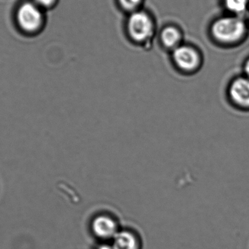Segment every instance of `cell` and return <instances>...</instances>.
I'll use <instances>...</instances> for the list:
<instances>
[{
	"instance_id": "obj_1",
	"label": "cell",
	"mask_w": 249,
	"mask_h": 249,
	"mask_svg": "<svg viewBox=\"0 0 249 249\" xmlns=\"http://www.w3.org/2000/svg\"><path fill=\"white\" fill-rule=\"evenodd\" d=\"M248 26L242 17L227 15L216 19L211 27V34L216 42L221 45H236L243 40Z\"/></svg>"
},
{
	"instance_id": "obj_2",
	"label": "cell",
	"mask_w": 249,
	"mask_h": 249,
	"mask_svg": "<svg viewBox=\"0 0 249 249\" xmlns=\"http://www.w3.org/2000/svg\"><path fill=\"white\" fill-rule=\"evenodd\" d=\"M16 18L22 30L33 33L42 27L44 21L42 10L33 1L20 4L16 13Z\"/></svg>"
},
{
	"instance_id": "obj_3",
	"label": "cell",
	"mask_w": 249,
	"mask_h": 249,
	"mask_svg": "<svg viewBox=\"0 0 249 249\" xmlns=\"http://www.w3.org/2000/svg\"><path fill=\"white\" fill-rule=\"evenodd\" d=\"M231 105L242 111H249V79L238 75L230 82L227 90Z\"/></svg>"
},
{
	"instance_id": "obj_4",
	"label": "cell",
	"mask_w": 249,
	"mask_h": 249,
	"mask_svg": "<svg viewBox=\"0 0 249 249\" xmlns=\"http://www.w3.org/2000/svg\"><path fill=\"white\" fill-rule=\"evenodd\" d=\"M173 60L177 68L185 74L196 73L201 67L200 54L194 48L185 45H179L174 50Z\"/></svg>"
},
{
	"instance_id": "obj_5",
	"label": "cell",
	"mask_w": 249,
	"mask_h": 249,
	"mask_svg": "<svg viewBox=\"0 0 249 249\" xmlns=\"http://www.w3.org/2000/svg\"><path fill=\"white\" fill-rule=\"evenodd\" d=\"M127 29L130 36L134 40L143 42L152 35L153 25L146 13L141 11L134 12L129 18Z\"/></svg>"
},
{
	"instance_id": "obj_6",
	"label": "cell",
	"mask_w": 249,
	"mask_h": 249,
	"mask_svg": "<svg viewBox=\"0 0 249 249\" xmlns=\"http://www.w3.org/2000/svg\"><path fill=\"white\" fill-rule=\"evenodd\" d=\"M92 230L96 236L102 239H113L118 232V225L112 218L99 216L92 222Z\"/></svg>"
},
{
	"instance_id": "obj_7",
	"label": "cell",
	"mask_w": 249,
	"mask_h": 249,
	"mask_svg": "<svg viewBox=\"0 0 249 249\" xmlns=\"http://www.w3.org/2000/svg\"><path fill=\"white\" fill-rule=\"evenodd\" d=\"M114 249H139L137 238L128 231H118L112 239Z\"/></svg>"
},
{
	"instance_id": "obj_8",
	"label": "cell",
	"mask_w": 249,
	"mask_h": 249,
	"mask_svg": "<svg viewBox=\"0 0 249 249\" xmlns=\"http://www.w3.org/2000/svg\"><path fill=\"white\" fill-rule=\"evenodd\" d=\"M224 7L228 14L242 17L249 10V0H223Z\"/></svg>"
},
{
	"instance_id": "obj_9",
	"label": "cell",
	"mask_w": 249,
	"mask_h": 249,
	"mask_svg": "<svg viewBox=\"0 0 249 249\" xmlns=\"http://www.w3.org/2000/svg\"><path fill=\"white\" fill-rule=\"evenodd\" d=\"M181 36L178 31L176 28H165L161 34V41L166 48L174 50L179 46Z\"/></svg>"
},
{
	"instance_id": "obj_10",
	"label": "cell",
	"mask_w": 249,
	"mask_h": 249,
	"mask_svg": "<svg viewBox=\"0 0 249 249\" xmlns=\"http://www.w3.org/2000/svg\"><path fill=\"white\" fill-rule=\"evenodd\" d=\"M121 6L127 10H133L140 5L142 0H119Z\"/></svg>"
},
{
	"instance_id": "obj_11",
	"label": "cell",
	"mask_w": 249,
	"mask_h": 249,
	"mask_svg": "<svg viewBox=\"0 0 249 249\" xmlns=\"http://www.w3.org/2000/svg\"><path fill=\"white\" fill-rule=\"evenodd\" d=\"M55 1L56 0H33V2L40 8L42 7L47 8V7H52L55 4Z\"/></svg>"
},
{
	"instance_id": "obj_12",
	"label": "cell",
	"mask_w": 249,
	"mask_h": 249,
	"mask_svg": "<svg viewBox=\"0 0 249 249\" xmlns=\"http://www.w3.org/2000/svg\"><path fill=\"white\" fill-rule=\"evenodd\" d=\"M243 75L248 77L249 79V57L244 61V65H243Z\"/></svg>"
},
{
	"instance_id": "obj_13",
	"label": "cell",
	"mask_w": 249,
	"mask_h": 249,
	"mask_svg": "<svg viewBox=\"0 0 249 249\" xmlns=\"http://www.w3.org/2000/svg\"><path fill=\"white\" fill-rule=\"evenodd\" d=\"M98 249H114L113 247H112V246H109V245H102L100 247H99Z\"/></svg>"
},
{
	"instance_id": "obj_14",
	"label": "cell",
	"mask_w": 249,
	"mask_h": 249,
	"mask_svg": "<svg viewBox=\"0 0 249 249\" xmlns=\"http://www.w3.org/2000/svg\"><path fill=\"white\" fill-rule=\"evenodd\" d=\"M247 15H248V18H249V10L248 13H247Z\"/></svg>"
}]
</instances>
